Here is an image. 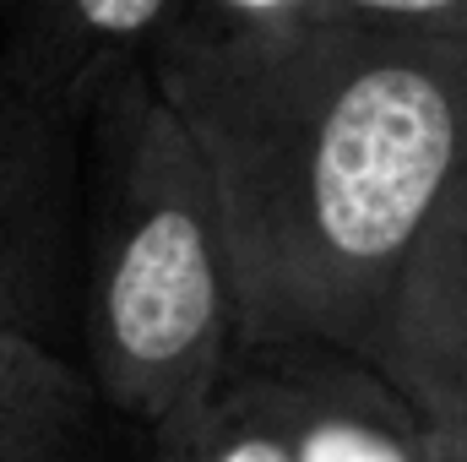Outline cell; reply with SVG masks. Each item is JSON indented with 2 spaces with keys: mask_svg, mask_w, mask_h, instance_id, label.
I'll list each match as a JSON object with an SVG mask.
<instances>
[{
  "mask_svg": "<svg viewBox=\"0 0 467 462\" xmlns=\"http://www.w3.org/2000/svg\"><path fill=\"white\" fill-rule=\"evenodd\" d=\"M152 82L223 207L239 343L369 353L467 163V38L375 16L180 27Z\"/></svg>",
  "mask_w": 467,
  "mask_h": 462,
  "instance_id": "1",
  "label": "cell"
},
{
  "mask_svg": "<svg viewBox=\"0 0 467 462\" xmlns=\"http://www.w3.org/2000/svg\"><path fill=\"white\" fill-rule=\"evenodd\" d=\"M239 348L223 207L202 147L147 71L88 115L82 364L147 441L191 414Z\"/></svg>",
  "mask_w": 467,
  "mask_h": 462,
  "instance_id": "2",
  "label": "cell"
},
{
  "mask_svg": "<svg viewBox=\"0 0 467 462\" xmlns=\"http://www.w3.org/2000/svg\"><path fill=\"white\" fill-rule=\"evenodd\" d=\"M88 120L0 77V327L82 359Z\"/></svg>",
  "mask_w": 467,
  "mask_h": 462,
  "instance_id": "3",
  "label": "cell"
},
{
  "mask_svg": "<svg viewBox=\"0 0 467 462\" xmlns=\"http://www.w3.org/2000/svg\"><path fill=\"white\" fill-rule=\"evenodd\" d=\"M0 77L88 120L119 77L158 60L185 0H0Z\"/></svg>",
  "mask_w": 467,
  "mask_h": 462,
  "instance_id": "4",
  "label": "cell"
},
{
  "mask_svg": "<svg viewBox=\"0 0 467 462\" xmlns=\"http://www.w3.org/2000/svg\"><path fill=\"white\" fill-rule=\"evenodd\" d=\"M369 359L430 425H467V163L419 239Z\"/></svg>",
  "mask_w": 467,
  "mask_h": 462,
  "instance_id": "5",
  "label": "cell"
},
{
  "mask_svg": "<svg viewBox=\"0 0 467 462\" xmlns=\"http://www.w3.org/2000/svg\"><path fill=\"white\" fill-rule=\"evenodd\" d=\"M277 359L305 462H430V419L353 348L266 343Z\"/></svg>",
  "mask_w": 467,
  "mask_h": 462,
  "instance_id": "6",
  "label": "cell"
},
{
  "mask_svg": "<svg viewBox=\"0 0 467 462\" xmlns=\"http://www.w3.org/2000/svg\"><path fill=\"white\" fill-rule=\"evenodd\" d=\"M119 430L77 353L0 327V462H115Z\"/></svg>",
  "mask_w": 467,
  "mask_h": 462,
  "instance_id": "7",
  "label": "cell"
},
{
  "mask_svg": "<svg viewBox=\"0 0 467 462\" xmlns=\"http://www.w3.org/2000/svg\"><path fill=\"white\" fill-rule=\"evenodd\" d=\"M147 462H305L272 348H234L218 386L191 414L147 436Z\"/></svg>",
  "mask_w": 467,
  "mask_h": 462,
  "instance_id": "8",
  "label": "cell"
},
{
  "mask_svg": "<svg viewBox=\"0 0 467 462\" xmlns=\"http://www.w3.org/2000/svg\"><path fill=\"white\" fill-rule=\"evenodd\" d=\"M321 16H353V11H337L332 0H185L180 27L229 33V27H288V22H321Z\"/></svg>",
  "mask_w": 467,
  "mask_h": 462,
  "instance_id": "9",
  "label": "cell"
},
{
  "mask_svg": "<svg viewBox=\"0 0 467 462\" xmlns=\"http://www.w3.org/2000/svg\"><path fill=\"white\" fill-rule=\"evenodd\" d=\"M337 11L397 22V27H430V33H457L467 38V0H332Z\"/></svg>",
  "mask_w": 467,
  "mask_h": 462,
  "instance_id": "10",
  "label": "cell"
},
{
  "mask_svg": "<svg viewBox=\"0 0 467 462\" xmlns=\"http://www.w3.org/2000/svg\"><path fill=\"white\" fill-rule=\"evenodd\" d=\"M430 462H467V425H430Z\"/></svg>",
  "mask_w": 467,
  "mask_h": 462,
  "instance_id": "11",
  "label": "cell"
}]
</instances>
